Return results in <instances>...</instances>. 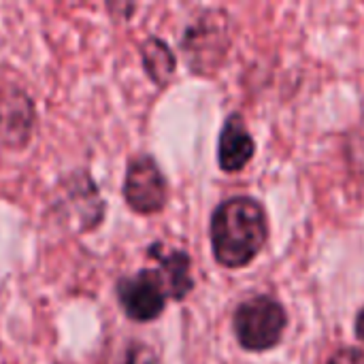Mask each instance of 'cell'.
I'll return each instance as SVG.
<instances>
[{
    "label": "cell",
    "mask_w": 364,
    "mask_h": 364,
    "mask_svg": "<svg viewBox=\"0 0 364 364\" xmlns=\"http://www.w3.org/2000/svg\"><path fill=\"white\" fill-rule=\"evenodd\" d=\"M269 237L267 213L258 200L235 196L224 200L211 218V245L215 260L226 269L250 264Z\"/></svg>",
    "instance_id": "obj_1"
},
{
    "label": "cell",
    "mask_w": 364,
    "mask_h": 364,
    "mask_svg": "<svg viewBox=\"0 0 364 364\" xmlns=\"http://www.w3.org/2000/svg\"><path fill=\"white\" fill-rule=\"evenodd\" d=\"M239 343L250 352H264L275 348L288 326V314L279 301L267 294L252 296L241 303L232 318Z\"/></svg>",
    "instance_id": "obj_2"
},
{
    "label": "cell",
    "mask_w": 364,
    "mask_h": 364,
    "mask_svg": "<svg viewBox=\"0 0 364 364\" xmlns=\"http://www.w3.org/2000/svg\"><path fill=\"white\" fill-rule=\"evenodd\" d=\"M124 198L126 205L141 215L158 213L164 209L168 198V183L151 156L141 154L130 158L124 177Z\"/></svg>",
    "instance_id": "obj_3"
},
{
    "label": "cell",
    "mask_w": 364,
    "mask_h": 364,
    "mask_svg": "<svg viewBox=\"0 0 364 364\" xmlns=\"http://www.w3.org/2000/svg\"><path fill=\"white\" fill-rule=\"evenodd\" d=\"M117 301L132 322H154L166 307V286L158 269H143L130 277H122L115 286Z\"/></svg>",
    "instance_id": "obj_4"
},
{
    "label": "cell",
    "mask_w": 364,
    "mask_h": 364,
    "mask_svg": "<svg viewBox=\"0 0 364 364\" xmlns=\"http://www.w3.org/2000/svg\"><path fill=\"white\" fill-rule=\"evenodd\" d=\"M36 111L32 98L19 85L0 87V143L9 149H23L34 132Z\"/></svg>",
    "instance_id": "obj_5"
},
{
    "label": "cell",
    "mask_w": 364,
    "mask_h": 364,
    "mask_svg": "<svg viewBox=\"0 0 364 364\" xmlns=\"http://www.w3.org/2000/svg\"><path fill=\"white\" fill-rule=\"evenodd\" d=\"M256 143L245 128L243 119L239 115H230L222 128L220 145H218V160L222 171L226 173H239L250 160L254 158Z\"/></svg>",
    "instance_id": "obj_6"
},
{
    "label": "cell",
    "mask_w": 364,
    "mask_h": 364,
    "mask_svg": "<svg viewBox=\"0 0 364 364\" xmlns=\"http://www.w3.org/2000/svg\"><path fill=\"white\" fill-rule=\"evenodd\" d=\"M149 254L158 262V273L166 286L168 299L173 301L186 299L194 288V279L190 275V256L177 250L166 252L162 243H154L149 247Z\"/></svg>",
    "instance_id": "obj_7"
},
{
    "label": "cell",
    "mask_w": 364,
    "mask_h": 364,
    "mask_svg": "<svg viewBox=\"0 0 364 364\" xmlns=\"http://www.w3.org/2000/svg\"><path fill=\"white\" fill-rule=\"evenodd\" d=\"M141 60H143V66H145L147 77L156 85H160V87L168 85V81L175 75L177 60H175V53L171 51V47L162 38L149 36L141 45Z\"/></svg>",
    "instance_id": "obj_8"
},
{
    "label": "cell",
    "mask_w": 364,
    "mask_h": 364,
    "mask_svg": "<svg viewBox=\"0 0 364 364\" xmlns=\"http://www.w3.org/2000/svg\"><path fill=\"white\" fill-rule=\"evenodd\" d=\"M326 364H364V352L360 348H343Z\"/></svg>",
    "instance_id": "obj_9"
},
{
    "label": "cell",
    "mask_w": 364,
    "mask_h": 364,
    "mask_svg": "<svg viewBox=\"0 0 364 364\" xmlns=\"http://www.w3.org/2000/svg\"><path fill=\"white\" fill-rule=\"evenodd\" d=\"M356 335H358L360 341H364V309L358 314V318H356Z\"/></svg>",
    "instance_id": "obj_10"
}]
</instances>
